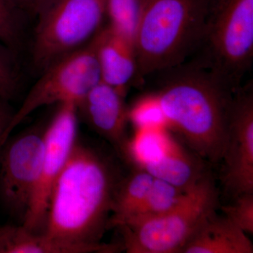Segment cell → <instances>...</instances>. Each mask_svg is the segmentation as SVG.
Here are the masks:
<instances>
[{"mask_svg": "<svg viewBox=\"0 0 253 253\" xmlns=\"http://www.w3.org/2000/svg\"><path fill=\"white\" fill-rule=\"evenodd\" d=\"M188 191H183L167 181L154 178L144 201L121 226L156 217L171 211L180 204Z\"/></svg>", "mask_w": 253, "mask_h": 253, "instance_id": "e0dca14e", "label": "cell"}, {"mask_svg": "<svg viewBox=\"0 0 253 253\" xmlns=\"http://www.w3.org/2000/svg\"><path fill=\"white\" fill-rule=\"evenodd\" d=\"M144 0H105L106 18L111 27L134 42V33Z\"/></svg>", "mask_w": 253, "mask_h": 253, "instance_id": "d6986e66", "label": "cell"}, {"mask_svg": "<svg viewBox=\"0 0 253 253\" xmlns=\"http://www.w3.org/2000/svg\"><path fill=\"white\" fill-rule=\"evenodd\" d=\"M170 136L166 128L136 129L135 136L126 141L124 150L136 166L140 168L163 156Z\"/></svg>", "mask_w": 253, "mask_h": 253, "instance_id": "ac0fdd59", "label": "cell"}, {"mask_svg": "<svg viewBox=\"0 0 253 253\" xmlns=\"http://www.w3.org/2000/svg\"><path fill=\"white\" fill-rule=\"evenodd\" d=\"M195 61L235 92L253 60V0H208Z\"/></svg>", "mask_w": 253, "mask_h": 253, "instance_id": "277c9868", "label": "cell"}, {"mask_svg": "<svg viewBox=\"0 0 253 253\" xmlns=\"http://www.w3.org/2000/svg\"><path fill=\"white\" fill-rule=\"evenodd\" d=\"M26 15L36 16L49 0H11Z\"/></svg>", "mask_w": 253, "mask_h": 253, "instance_id": "cb8c5ba5", "label": "cell"}, {"mask_svg": "<svg viewBox=\"0 0 253 253\" xmlns=\"http://www.w3.org/2000/svg\"><path fill=\"white\" fill-rule=\"evenodd\" d=\"M106 253L90 246L62 242L22 224L0 226V253Z\"/></svg>", "mask_w": 253, "mask_h": 253, "instance_id": "9a60e30c", "label": "cell"}, {"mask_svg": "<svg viewBox=\"0 0 253 253\" xmlns=\"http://www.w3.org/2000/svg\"><path fill=\"white\" fill-rule=\"evenodd\" d=\"M222 160L226 192L233 199L239 195L253 193L252 86L239 87L234 92Z\"/></svg>", "mask_w": 253, "mask_h": 253, "instance_id": "30bf717a", "label": "cell"}, {"mask_svg": "<svg viewBox=\"0 0 253 253\" xmlns=\"http://www.w3.org/2000/svg\"><path fill=\"white\" fill-rule=\"evenodd\" d=\"M120 179L107 158L76 144L55 182L42 232L68 243L117 252V245L101 243L108 229Z\"/></svg>", "mask_w": 253, "mask_h": 253, "instance_id": "6da1fadb", "label": "cell"}, {"mask_svg": "<svg viewBox=\"0 0 253 253\" xmlns=\"http://www.w3.org/2000/svg\"><path fill=\"white\" fill-rule=\"evenodd\" d=\"M156 93L168 126L201 159L221 161L229 131L234 91L196 63L164 71Z\"/></svg>", "mask_w": 253, "mask_h": 253, "instance_id": "7a4b0ae2", "label": "cell"}, {"mask_svg": "<svg viewBox=\"0 0 253 253\" xmlns=\"http://www.w3.org/2000/svg\"><path fill=\"white\" fill-rule=\"evenodd\" d=\"M78 106L68 102L59 109L44 129V149L39 179L22 224L41 232L45 223L50 196L63 168L77 144Z\"/></svg>", "mask_w": 253, "mask_h": 253, "instance_id": "ba28073f", "label": "cell"}, {"mask_svg": "<svg viewBox=\"0 0 253 253\" xmlns=\"http://www.w3.org/2000/svg\"><path fill=\"white\" fill-rule=\"evenodd\" d=\"M217 206V189L206 175L171 211L118 227L122 231L121 247L128 253H181Z\"/></svg>", "mask_w": 253, "mask_h": 253, "instance_id": "5b68a950", "label": "cell"}, {"mask_svg": "<svg viewBox=\"0 0 253 253\" xmlns=\"http://www.w3.org/2000/svg\"><path fill=\"white\" fill-rule=\"evenodd\" d=\"M126 93L100 81L78 105L86 123L111 144L124 150L129 109Z\"/></svg>", "mask_w": 253, "mask_h": 253, "instance_id": "8fae6325", "label": "cell"}, {"mask_svg": "<svg viewBox=\"0 0 253 253\" xmlns=\"http://www.w3.org/2000/svg\"><path fill=\"white\" fill-rule=\"evenodd\" d=\"M44 129L20 134L4 148L0 158V199L6 211L23 222L41 172Z\"/></svg>", "mask_w": 253, "mask_h": 253, "instance_id": "9c48e42d", "label": "cell"}, {"mask_svg": "<svg viewBox=\"0 0 253 253\" xmlns=\"http://www.w3.org/2000/svg\"><path fill=\"white\" fill-rule=\"evenodd\" d=\"M201 159L197 155L189 153L170 136L163 156L140 168L154 178L186 191L206 175Z\"/></svg>", "mask_w": 253, "mask_h": 253, "instance_id": "5bb4252c", "label": "cell"}, {"mask_svg": "<svg viewBox=\"0 0 253 253\" xmlns=\"http://www.w3.org/2000/svg\"><path fill=\"white\" fill-rule=\"evenodd\" d=\"M36 17L32 60L41 73L96 36L106 18V3L105 0H49Z\"/></svg>", "mask_w": 253, "mask_h": 253, "instance_id": "8992f818", "label": "cell"}, {"mask_svg": "<svg viewBox=\"0 0 253 253\" xmlns=\"http://www.w3.org/2000/svg\"><path fill=\"white\" fill-rule=\"evenodd\" d=\"M13 113L6 104V101L0 99V150L2 148V137L12 118Z\"/></svg>", "mask_w": 253, "mask_h": 253, "instance_id": "d4e9b609", "label": "cell"}, {"mask_svg": "<svg viewBox=\"0 0 253 253\" xmlns=\"http://www.w3.org/2000/svg\"><path fill=\"white\" fill-rule=\"evenodd\" d=\"M181 253H253L247 234L224 216L213 212L202 223Z\"/></svg>", "mask_w": 253, "mask_h": 253, "instance_id": "4fadbf2b", "label": "cell"}, {"mask_svg": "<svg viewBox=\"0 0 253 253\" xmlns=\"http://www.w3.org/2000/svg\"><path fill=\"white\" fill-rule=\"evenodd\" d=\"M25 16L11 0H0V42L16 54L22 44Z\"/></svg>", "mask_w": 253, "mask_h": 253, "instance_id": "ffe728a7", "label": "cell"}, {"mask_svg": "<svg viewBox=\"0 0 253 253\" xmlns=\"http://www.w3.org/2000/svg\"><path fill=\"white\" fill-rule=\"evenodd\" d=\"M94 41L101 81L126 94L137 72L134 42L110 25L101 28Z\"/></svg>", "mask_w": 253, "mask_h": 253, "instance_id": "7c38bea8", "label": "cell"}, {"mask_svg": "<svg viewBox=\"0 0 253 253\" xmlns=\"http://www.w3.org/2000/svg\"><path fill=\"white\" fill-rule=\"evenodd\" d=\"M208 0H144L135 33V81L180 66L202 41Z\"/></svg>", "mask_w": 253, "mask_h": 253, "instance_id": "3957f363", "label": "cell"}, {"mask_svg": "<svg viewBox=\"0 0 253 253\" xmlns=\"http://www.w3.org/2000/svg\"><path fill=\"white\" fill-rule=\"evenodd\" d=\"M129 121L136 129L166 128L167 121L156 94L141 99L129 109Z\"/></svg>", "mask_w": 253, "mask_h": 253, "instance_id": "44dd1931", "label": "cell"}, {"mask_svg": "<svg viewBox=\"0 0 253 253\" xmlns=\"http://www.w3.org/2000/svg\"><path fill=\"white\" fill-rule=\"evenodd\" d=\"M101 81L94 38L85 46L51 63L13 114L2 137V146L11 131L35 111L51 104H80Z\"/></svg>", "mask_w": 253, "mask_h": 253, "instance_id": "52a82bcc", "label": "cell"}, {"mask_svg": "<svg viewBox=\"0 0 253 253\" xmlns=\"http://www.w3.org/2000/svg\"><path fill=\"white\" fill-rule=\"evenodd\" d=\"M221 209L229 221L246 234H253V193L239 195Z\"/></svg>", "mask_w": 253, "mask_h": 253, "instance_id": "603a6c76", "label": "cell"}, {"mask_svg": "<svg viewBox=\"0 0 253 253\" xmlns=\"http://www.w3.org/2000/svg\"><path fill=\"white\" fill-rule=\"evenodd\" d=\"M19 82L16 54L0 42V99H12L18 91Z\"/></svg>", "mask_w": 253, "mask_h": 253, "instance_id": "7402d4cb", "label": "cell"}, {"mask_svg": "<svg viewBox=\"0 0 253 253\" xmlns=\"http://www.w3.org/2000/svg\"><path fill=\"white\" fill-rule=\"evenodd\" d=\"M154 177L138 168L120 181L112 206L108 228L122 225L135 212L149 192Z\"/></svg>", "mask_w": 253, "mask_h": 253, "instance_id": "2e32d148", "label": "cell"}]
</instances>
